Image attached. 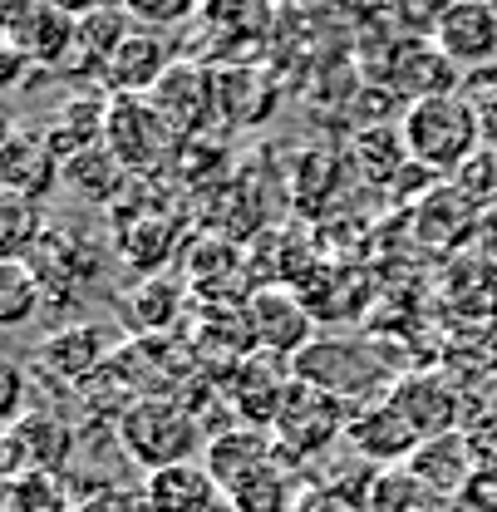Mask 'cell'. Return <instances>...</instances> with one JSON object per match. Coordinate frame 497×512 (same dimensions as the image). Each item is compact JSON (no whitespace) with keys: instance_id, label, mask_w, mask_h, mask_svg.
Returning <instances> with one entry per match:
<instances>
[{"instance_id":"cell-6","label":"cell","mask_w":497,"mask_h":512,"mask_svg":"<svg viewBox=\"0 0 497 512\" xmlns=\"http://www.w3.org/2000/svg\"><path fill=\"white\" fill-rule=\"evenodd\" d=\"M0 45L35 69H64L79 45V10L55 0H10L0 10Z\"/></svg>"},{"instance_id":"cell-8","label":"cell","mask_w":497,"mask_h":512,"mask_svg":"<svg viewBox=\"0 0 497 512\" xmlns=\"http://www.w3.org/2000/svg\"><path fill=\"white\" fill-rule=\"evenodd\" d=\"M247 320H251V340L261 355L276 360H296L306 345H315V311L306 306V296L296 286H251L247 291Z\"/></svg>"},{"instance_id":"cell-30","label":"cell","mask_w":497,"mask_h":512,"mask_svg":"<svg viewBox=\"0 0 497 512\" xmlns=\"http://www.w3.org/2000/svg\"><path fill=\"white\" fill-rule=\"evenodd\" d=\"M45 202L0 192V261H30V252L45 242Z\"/></svg>"},{"instance_id":"cell-4","label":"cell","mask_w":497,"mask_h":512,"mask_svg":"<svg viewBox=\"0 0 497 512\" xmlns=\"http://www.w3.org/2000/svg\"><path fill=\"white\" fill-rule=\"evenodd\" d=\"M104 148L124 163L133 183L158 178L163 168H173L183 158V138L153 114L148 99H114L109 94V128H104Z\"/></svg>"},{"instance_id":"cell-18","label":"cell","mask_w":497,"mask_h":512,"mask_svg":"<svg viewBox=\"0 0 497 512\" xmlns=\"http://www.w3.org/2000/svg\"><path fill=\"white\" fill-rule=\"evenodd\" d=\"M434 45L458 69H488L497 60V10L478 5V0L443 5L434 25Z\"/></svg>"},{"instance_id":"cell-31","label":"cell","mask_w":497,"mask_h":512,"mask_svg":"<svg viewBox=\"0 0 497 512\" xmlns=\"http://www.w3.org/2000/svg\"><path fill=\"white\" fill-rule=\"evenodd\" d=\"M438 508H443V493L419 483L409 468L404 473H379L370 483V512H438Z\"/></svg>"},{"instance_id":"cell-7","label":"cell","mask_w":497,"mask_h":512,"mask_svg":"<svg viewBox=\"0 0 497 512\" xmlns=\"http://www.w3.org/2000/svg\"><path fill=\"white\" fill-rule=\"evenodd\" d=\"M178 237H183V217H178V202H138L133 183L114 207V252L124 266L143 271V276H163V261L178 252Z\"/></svg>"},{"instance_id":"cell-33","label":"cell","mask_w":497,"mask_h":512,"mask_svg":"<svg viewBox=\"0 0 497 512\" xmlns=\"http://www.w3.org/2000/svg\"><path fill=\"white\" fill-rule=\"evenodd\" d=\"M10 512H69V488L60 473H20L5 478Z\"/></svg>"},{"instance_id":"cell-9","label":"cell","mask_w":497,"mask_h":512,"mask_svg":"<svg viewBox=\"0 0 497 512\" xmlns=\"http://www.w3.org/2000/svg\"><path fill=\"white\" fill-rule=\"evenodd\" d=\"M187 345H192V365L202 370V380H232L256 355L247 306H197L187 325Z\"/></svg>"},{"instance_id":"cell-15","label":"cell","mask_w":497,"mask_h":512,"mask_svg":"<svg viewBox=\"0 0 497 512\" xmlns=\"http://www.w3.org/2000/svg\"><path fill=\"white\" fill-rule=\"evenodd\" d=\"M60 158L45 143L40 128H10L0 143V188L30 202H45L50 192L60 188Z\"/></svg>"},{"instance_id":"cell-16","label":"cell","mask_w":497,"mask_h":512,"mask_svg":"<svg viewBox=\"0 0 497 512\" xmlns=\"http://www.w3.org/2000/svg\"><path fill=\"white\" fill-rule=\"evenodd\" d=\"M276 99H281V84L271 79V69L261 60L217 69V124L227 128V133L261 128L276 114Z\"/></svg>"},{"instance_id":"cell-24","label":"cell","mask_w":497,"mask_h":512,"mask_svg":"<svg viewBox=\"0 0 497 512\" xmlns=\"http://www.w3.org/2000/svg\"><path fill=\"white\" fill-rule=\"evenodd\" d=\"M384 399L409 419V429H414L424 444L453 434V424H458V394L438 380V375H404Z\"/></svg>"},{"instance_id":"cell-36","label":"cell","mask_w":497,"mask_h":512,"mask_svg":"<svg viewBox=\"0 0 497 512\" xmlns=\"http://www.w3.org/2000/svg\"><path fill=\"white\" fill-rule=\"evenodd\" d=\"M473 104H478V119H483V143L497 153V94H483Z\"/></svg>"},{"instance_id":"cell-12","label":"cell","mask_w":497,"mask_h":512,"mask_svg":"<svg viewBox=\"0 0 497 512\" xmlns=\"http://www.w3.org/2000/svg\"><path fill=\"white\" fill-rule=\"evenodd\" d=\"M178 55H183V50L173 45V35L133 30L124 45H119V55L104 64L99 89L114 94V99H148V94L158 89V79L178 64Z\"/></svg>"},{"instance_id":"cell-5","label":"cell","mask_w":497,"mask_h":512,"mask_svg":"<svg viewBox=\"0 0 497 512\" xmlns=\"http://www.w3.org/2000/svg\"><path fill=\"white\" fill-rule=\"evenodd\" d=\"M345 429H350V409H345L335 394L291 380L286 399H281V414H276V424H271V444H276V458H281V463H311V458H320Z\"/></svg>"},{"instance_id":"cell-21","label":"cell","mask_w":497,"mask_h":512,"mask_svg":"<svg viewBox=\"0 0 497 512\" xmlns=\"http://www.w3.org/2000/svg\"><path fill=\"white\" fill-rule=\"evenodd\" d=\"M104 128H109V94L99 84H84L64 99L60 109L50 114V124L40 128L45 143L55 148V158H74L84 148H99L104 143Z\"/></svg>"},{"instance_id":"cell-10","label":"cell","mask_w":497,"mask_h":512,"mask_svg":"<svg viewBox=\"0 0 497 512\" xmlns=\"http://www.w3.org/2000/svg\"><path fill=\"white\" fill-rule=\"evenodd\" d=\"M153 114L173 128L183 143L202 138L207 128L217 124V69H207L202 60L178 55V64L158 79V89L148 94Z\"/></svg>"},{"instance_id":"cell-17","label":"cell","mask_w":497,"mask_h":512,"mask_svg":"<svg viewBox=\"0 0 497 512\" xmlns=\"http://www.w3.org/2000/svg\"><path fill=\"white\" fill-rule=\"evenodd\" d=\"M30 271L45 286V306H74L79 276L99 271V247L84 242V232H45V242L30 252Z\"/></svg>"},{"instance_id":"cell-11","label":"cell","mask_w":497,"mask_h":512,"mask_svg":"<svg viewBox=\"0 0 497 512\" xmlns=\"http://www.w3.org/2000/svg\"><path fill=\"white\" fill-rule=\"evenodd\" d=\"M114 355H119V350H114V330L99 325V320H64L60 330H50V335L35 345L40 370L60 384L94 380Z\"/></svg>"},{"instance_id":"cell-1","label":"cell","mask_w":497,"mask_h":512,"mask_svg":"<svg viewBox=\"0 0 497 512\" xmlns=\"http://www.w3.org/2000/svg\"><path fill=\"white\" fill-rule=\"evenodd\" d=\"M399 133H404L409 158L429 168L434 178H458L483 153V119L468 94H438V99L409 104Z\"/></svg>"},{"instance_id":"cell-32","label":"cell","mask_w":497,"mask_h":512,"mask_svg":"<svg viewBox=\"0 0 497 512\" xmlns=\"http://www.w3.org/2000/svg\"><path fill=\"white\" fill-rule=\"evenodd\" d=\"M40 306H45V286L30 271V261H0V320L25 325L30 316H40Z\"/></svg>"},{"instance_id":"cell-13","label":"cell","mask_w":497,"mask_h":512,"mask_svg":"<svg viewBox=\"0 0 497 512\" xmlns=\"http://www.w3.org/2000/svg\"><path fill=\"white\" fill-rule=\"evenodd\" d=\"M291 380H296L291 360H276V355H261V350H256L232 380H222L227 404H232V414H237V424H247V429H266V434H271V424H276V414H281V399H286Z\"/></svg>"},{"instance_id":"cell-23","label":"cell","mask_w":497,"mask_h":512,"mask_svg":"<svg viewBox=\"0 0 497 512\" xmlns=\"http://www.w3.org/2000/svg\"><path fill=\"white\" fill-rule=\"evenodd\" d=\"M271 463H281V458H276V444H271V434H266V429H247V424L217 434L212 444L202 448V468L212 473V483H217L222 493H232L237 483H247V478H256V473H266Z\"/></svg>"},{"instance_id":"cell-29","label":"cell","mask_w":497,"mask_h":512,"mask_svg":"<svg viewBox=\"0 0 497 512\" xmlns=\"http://www.w3.org/2000/svg\"><path fill=\"white\" fill-rule=\"evenodd\" d=\"M409 148H404V133L394 124H379V128H360L355 143H350V168L374 183V188H394L399 173L409 168Z\"/></svg>"},{"instance_id":"cell-19","label":"cell","mask_w":497,"mask_h":512,"mask_svg":"<svg viewBox=\"0 0 497 512\" xmlns=\"http://www.w3.org/2000/svg\"><path fill=\"white\" fill-rule=\"evenodd\" d=\"M119 311H124V330L133 340H158L187 316V281L168 276V271L163 276H138L119 296Z\"/></svg>"},{"instance_id":"cell-34","label":"cell","mask_w":497,"mask_h":512,"mask_svg":"<svg viewBox=\"0 0 497 512\" xmlns=\"http://www.w3.org/2000/svg\"><path fill=\"white\" fill-rule=\"evenodd\" d=\"M227 498H232V512H291V483L281 478V463H271L266 473L237 483Z\"/></svg>"},{"instance_id":"cell-28","label":"cell","mask_w":497,"mask_h":512,"mask_svg":"<svg viewBox=\"0 0 497 512\" xmlns=\"http://www.w3.org/2000/svg\"><path fill=\"white\" fill-rule=\"evenodd\" d=\"M473 444H468V434H443V439H429V444H419V453L409 458V473L419 478V483H429L434 493L443 498H453V493H463V483L473 478Z\"/></svg>"},{"instance_id":"cell-22","label":"cell","mask_w":497,"mask_h":512,"mask_svg":"<svg viewBox=\"0 0 497 512\" xmlns=\"http://www.w3.org/2000/svg\"><path fill=\"white\" fill-rule=\"evenodd\" d=\"M345 439L355 444V453H365V458L379 463V468H389V463H409V458L419 453V444H424V439L409 429V419H404L389 399L355 409V414H350Z\"/></svg>"},{"instance_id":"cell-26","label":"cell","mask_w":497,"mask_h":512,"mask_svg":"<svg viewBox=\"0 0 497 512\" xmlns=\"http://www.w3.org/2000/svg\"><path fill=\"white\" fill-rule=\"evenodd\" d=\"M133 30H138V25H133L128 5H94V10H79V45H74L69 69H74L79 79L99 84L104 64L119 55V45H124Z\"/></svg>"},{"instance_id":"cell-20","label":"cell","mask_w":497,"mask_h":512,"mask_svg":"<svg viewBox=\"0 0 497 512\" xmlns=\"http://www.w3.org/2000/svg\"><path fill=\"white\" fill-rule=\"evenodd\" d=\"M74 453V434L50 414H30L5 429V478L20 473H64Z\"/></svg>"},{"instance_id":"cell-3","label":"cell","mask_w":497,"mask_h":512,"mask_svg":"<svg viewBox=\"0 0 497 512\" xmlns=\"http://www.w3.org/2000/svg\"><path fill=\"white\" fill-rule=\"evenodd\" d=\"M291 370H296L301 384L335 394L350 414L365 409V404H379L394 389L384 365H379V355H370L365 345H350V340H315L291 360Z\"/></svg>"},{"instance_id":"cell-14","label":"cell","mask_w":497,"mask_h":512,"mask_svg":"<svg viewBox=\"0 0 497 512\" xmlns=\"http://www.w3.org/2000/svg\"><path fill=\"white\" fill-rule=\"evenodd\" d=\"M242 271H247V256L237 247V237H227V232H202L187 247L183 276L197 306H237Z\"/></svg>"},{"instance_id":"cell-2","label":"cell","mask_w":497,"mask_h":512,"mask_svg":"<svg viewBox=\"0 0 497 512\" xmlns=\"http://www.w3.org/2000/svg\"><path fill=\"white\" fill-rule=\"evenodd\" d=\"M114 439L124 448V458L133 468H143L148 478L178 463H197V448H207V434L197 424V414L187 409L178 394H143L133 399L119 424Z\"/></svg>"},{"instance_id":"cell-27","label":"cell","mask_w":497,"mask_h":512,"mask_svg":"<svg viewBox=\"0 0 497 512\" xmlns=\"http://www.w3.org/2000/svg\"><path fill=\"white\" fill-rule=\"evenodd\" d=\"M128 178L124 163L99 143V148H84V153H74V158H64L60 168V188H69L79 202H89V207H119V197L128 192Z\"/></svg>"},{"instance_id":"cell-25","label":"cell","mask_w":497,"mask_h":512,"mask_svg":"<svg viewBox=\"0 0 497 512\" xmlns=\"http://www.w3.org/2000/svg\"><path fill=\"white\" fill-rule=\"evenodd\" d=\"M148 512H232V498L212 483V473L202 463H178L163 468L143 483Z\"/></svg>"},{"instance_id":"cell-35","label":"cell","mask_w":497,"mask_h":512,"mask_svg":"<svg viewBox=\"0 0 497 512\" xmlns=\"http://www.w3.org/2000/svg\"><path fill=\"white\" fill-rule=\"evenodd\" d=\"M0 384H5L0 409H5V429H10V424H20V419H25V370H20V360H15V355H5V365H0Z\"/></svg>"}]
</instances>
